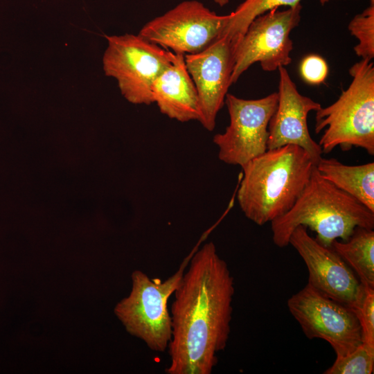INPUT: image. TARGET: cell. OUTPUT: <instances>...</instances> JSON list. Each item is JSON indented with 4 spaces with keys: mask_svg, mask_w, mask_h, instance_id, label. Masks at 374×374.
I'll return each instance as SVG.
<instances>
[{
    "mask_svg": "<svg viewBox=\"0 0 374 374\" xmlns=\"http://www.w3.org/2000/svg\"><path fill=\"white\" fill-rule=\"evenodd\" d=\"M174 292L168 374H211L227 344L234 278L212 242L195 251Z\"/></svg>",
    "mask_w": 374,
    "mask_h": 374,
    "instance_id": "obj_1",
    "label": "cell"
},
{
    "mask_svg": "<svg viewBox=\"0 0 374 374\" xmlns=\"http://www.w3.org/2000/svg\"><path fill=\"white\" fill-rule=\"evenodd\" d=\"M314 166L302 148L287 145L267 150L241 166L237 199L244 215L262 226L287 213Z\"/></svg>",
    "mask_w": 374,
    "mask_h": 374,
    "instance_id": "obj_2",
    "label": "cell"
},
{
    "mask_svg": "<svg viewBox=\"0 0 374 374\" xmlns=\"http://www.w3.org/2000/svg\"><path fill=\"white\" fill-rule=\"evenodd\" d=\"M310 228L326 247L339 238L348 240L356 227L374 228V213L323 178L314 166L311 176L293 206L271 222L275 245L285 247L298 226Z\"/></svg>",
    "mask_w": 374,
    "mask_h": 374,
    "instance_id": "obj_3",
    "label": "cell"
},
{
    "mask_svg": "<svg viewBox=\"0 0 374 374\" xmlns=\"http://www.w3.org/2000/svg\"><path fill=\"white\" fill-rule=\"evenodd\" d=\"M352 81L338 99L316 111L314 131L323 130L319 141L323 153L337 146L361 148L374 154V64L362 59L350 69Z\"/></svg>",
    "mask_w": 374,
    "mask_h": 374,
    "instance_id": "obj_4",
    "label": "cell"
},
{
    "mask_svg": "<svg viewBox=\"0 0 374 374\" xmlns=\"http://www.w3.org/2000/svg\"><path fill=\"white\" fill-rule=\"evenodd\" d=\"M194 251L165 280L151 279L140 270L134 271L130 293L114 308V314L126 331L153 351L162 353L168 347L172 336L168 299L179 285Z\"/></svg>",
    "mask_w": 374,
    "mask_h": 374,
    "instance_id": "obj_5",
    "label": "cell"
},
{
    "mask_svg": "<svg viewBox=\"0 0 374 374\" xmlns=\"http://www.w3.org/2000/svg\"><path fill=\"white\" fill-rule=\"evenodd\" d=\"M103 57L106 75L117 80L122 95L133 104L154 103L152 87L173 60L175 53L139 35L106 36Z\"/></svg>",
    "mask_w": 374,
    "mask_h": 374,
    "instance_id": "obj_6",
    "label": "cell"
},
{
    "mask_svg": "<svg viewBox=\"0 0 374 374\" xmlns=\"http://www.w3.org/2000/svg\"><path fill=\"white\" fill-rule=\"evenodd\" d=\"M301 10V3L283 10L273 9L251 22L235 48L232 84L256 62L265 71L292 62L293 42L290 35L299 24Z\"/></svg>",
    "mask_w": 374,
    "mask_h": 374,
    "instance_id": "obj_7",
    "label": "cell"
},
{
    "mask_svg": "<svg viewBox=\"0 0 374 374\" xmlns=\"http://www.w3.org/2000/svg\"><path fill=\"white\" fill-rule=\"evenodd\" d=\"M287 308L309 339H321L341 357L355 350L362 342V329L350 308L318 292L308 283L293 294Z\"/></svg>",
    "mask_w": 374,
    "mask_h": 374,
    "instance_id": "obj_8",
    "label": "cell"
},
{
    "mask_svg": "<svg viewBox=\"0 0 374 374\" xmlns=\"http://www.w3.org/2000/svg\"><path fill=\"white\" fill-rule=\"evenodd\" d=\"M230 123L224 132L213 137L220 161L242 166L267 150L268 125L278 104V92L246 100L227 93Z\"/></svg>",
    "mask_w": 374,
    "mask_h": 374,
    "instance_id": "obj_9",
    "label": "cell"
},
{
    "mask_svg": "<svg viewBox=\"0 0 374 374\" xmlns=\"http://www.w3.org/2000/svg\"><path fill=\"white\" fill-rule=\"evenodd\" d=\"M229 14L218 15L198 1H184L150 20L139 35L174 53L193 54L209 46L222 33Z\"/></svg>",
    "mask_w": 374,
    "mask_h": 374,
    "instance_id": "obj_10",
    "label": "cell"
},
{
    "mask_svg": "<svg viewBox=\"0 0 374 374\" xmlns=\"http://www.w3.org/2000/svg\"><path fill=\"white\" fill-rule=\"evenodd\" d=\"M307 229L302 225L295 228L289 244L307 266L308 283L321 294L355 310L362 301L364 287L346 262L333 249L310 236Z\"/></svg>",
    "mask_w": 374,
    "mask_h": 374,
    "instance_id": "obj_11",
    "label": "cell"
},
{
    "mask_svg": "<svg viewBox=\"0 0 374 374\" xmlns=\"http://www.w3.org/2000/svg\"><path fill=\"white\" fill-rule=\"evenodd\" d=\"M236 44L224 33L202 51L184 55L186 69L195 86L201 112L199 122L212 131L232 84Z\"/></svg>",
    "mask_w": 374,
    "mask_h": 374,
    "instance_id": "obj_12",
    "label": "cell"
},
{
    "mask_svg": "<svg viewBox=\"0 0 374 374\" xmlns=\"http://www.w3.org/2000/svg\"><path fill=\"white\" fill-rule=\"evenodd\" d=\"M278 104L268 125L267 150L287 145L302 148L316 165L322 157V150L310 136L307 118L321 105L301 94L285 66H279Z\"/></svg>",
    "mask_w": 374,
    "mask_h": 374,
    "instance_id": "obj_13",
    "label": "cell"
},
{
    "mask_svg": "<svg viewBox=\"0 0 374 374\" xmlns=\"http://www.w3.org/2000/svg\"><path fill=\"white\" fill-rule=\"evenodd\" d=\"M152 93L154 103L168 117L180 122L200 121L198 95L184 55L175 53L172 64L154 80Z\"/></svg>",
    "mask_w": 374,
    "mask_h": 374,
    "instance_id": "obj_14",
    "label": "cell"
},
{
    "mask_svg": "<svg viewBox=\"0 0 374 374\" xmlns=\"http://www.w3.org/2000/svg\"><path fill=\"white\" fill-rule=\"evenodd\" d=\"M321 176L374 213V163L345 165L321 157L315 165Z\"/></svg>",
    "mask_w": 374,
    "mask_h": 374,
    "instance_id": "obj_15",
    "label": "cell"
},
{
    "mask_svg": "<svg viewBox=\"0 0 374 374\" xmlns=\"http://www.w3.org/2000/svg\"><path fill=\"white\" fill-rule=\"evenodd\" d=\"M355 272L364 287L374 288V231L356 227L346 241L337 240L331 247Z\"/></svg>",
    "mask_w": 374,
    "mask_h": 374,
    "instance_id": "obj_16",
    "label": "cell"
},
{
    "mask_svg": "<svg viewBox=\"0 0 374 374\" xmlns=\"http://www.w3.org/2000/svg\"><path fill=\"white\" fill-rule=\"evenodd\" d=\"M301 0H244L229 18L222 33L229 35L237 44L251 22L257 17L280 6L293 8Z\"/></svg>",
    "mask_w": 374,
    "mask_h": 374,
    "instance_id": "obj_17",
    "label": "cell"
},
{
    "mask_svg": "<svg viewBox=\"0 0 374 374\" xmlns=\"http://www.w3.org/2000/svg\"><path fill=\"white\" fill-rule=\"evenodd\" d=\"M374 371V346L362 342L349 354L336 357L324 374H371Z\"/></svg>",
    "mask_w": 374,
    "mask_h": 374,
    "instance_id": "obj_18",
    "label": "cell"
},
{
    "mask_svg": "<svg viewBox=\"0 0 374 374\" xmlns=\"http://www.w3.org/2000/svg\"><path fill=\"white\" fill-rule=\"evenodd\" d=\"M348 30L358 43L355 46V54L362 59L374 57V6L356 15L348 24Z\"/></svg>",
    "mask_w": 374,
    "mask_h": 374,
    "instance_id": "obj_19",
    "label": "cell"
},
{
    "mask_svg": "<svg viewBox=\"0 0 374 374\" xmlns=\"http://www.w3.org/2000/svg\"><path fill=\"white\" fill-rule=\"evenodd\" d=\"M353 310L361 326L363 342L374 346V288L364 287L362 301Z\"/></svg>",
    "mask_w": 374,
    "mask_h": 374,
    "instance_id": "obj_20",
    "label": "cell"
},
{
    "mask_svg": "<svg viewBox=\"0 0 374 374\" xmlns=\"http://www.w3.org/2000/svg\"><path fill=\"white\" fill-rule=\"evenodd\" d=\"M300 73L306 82L311 84H319L327 78L328 66L321 57L310 55L302 60Z\"/></svg>",
    "mask_w": 374,
    "mask_h": 374,
    "instance_id": "obj_21",
    "label": "cell"
},
{
    "mask_svg": "<svg viewBox=\"0 0 374 374\" xmlns=\"http://www.w3.org/2000/svg\"><path fill=\"white\" fill-rule=\"evenodd\" d=\"M220 6H224L229 3V0H214Z\"/></svg>",
    "mask_w": 374,
    "mask_h": 374,
    "instance_id": "obj_22",
    "label": "cell"
},
{
    "mask_svg": "<svg viewBox=\"0 0 374 374\" xmlns=\"http://www.w3.org/2000/svg\"><path fill=\"white\" fill-rule=\"evenodd\" d=\"M331 0H319L321 5H324L325 3L329 2Z\"/></svg>",
    "mask_w": 374,
    "mask_h": 374,
    "instance_id": "obj_23",
    "label": "cell"
},
{
    "mask_svg": "<svg viewBox=\"0 0 374 374\" xmlns=\"http://www.w3.org/2000/svg\"><path fill=\"white\" fill-rule=\"evenodd\" d=\"M370 1V5L374 6V0H369Z\"/></svg>",
    "mask_w": 374,
    "mask_h": 374,
    "instance_id": "obj_24",
    "label": "cell"
}]
</instances>
